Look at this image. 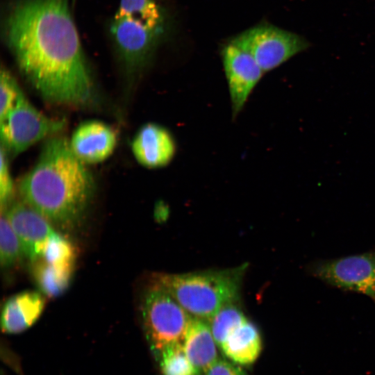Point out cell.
Instances as JSON below:
<instances>
[{
  "label": "cell",
  "instance_id": "cell-10",
  "mask_svg": "<svg viewBox=\"0 0 375 375\" xmlns=\"http://www.w3.org/2000/svg\"><path fill=\"white\" fill-rule=\"evenodd\" d=\"M1 212L6 213L24 255L32 262L38 260L47 240L56 232L49 221L24 202L13 203Z\"/></svg>",
  "mask_w": 375,
  "mask_h": 375
},
{
  "label": "cell",
  "instance_id": "cell-14",
  "mask_svg": "<svg viewBox=\"0 0 375 375\" xmlns=\"http://www.w3.org/2000/svg\"><path fill=\"white\" fill-rule=\"evenodd\" d=\"M183 344L188 358L200 372L206 373L218 360L217 344L206 320L192 317Z\"/></svg>",
  "mask_w": 375,
  "mask_h": 375
},
{
  "label": "cell",
  "instance_id": "cell-19",
  "mask_svg": "<svg viewBox=\"0 0 375 375\" xmlns=\"http://www.w3.org/2000/svg\"><path fill=\"white\" fill-rule=\"evenodd\" d=\"M163 375H199V371L188 358L183 344L169 347L158 356Z\"/></svg>",
  "mask_w": 375,
  "mask_h": 375
},
{
  "label": "cell",
  "instance_id": "cell-7",
  "mask_svg": "<svg viewBox=\"0 0 375 375\" xmlns=\"http://www.w3.org/2000/svg\"><path fill=\"white\" fill-rule=\"evenodd\" d=\"M310 272L328 285L366 294L375 301V251L317 262Z\"/></svg>",
  "mask_w": 375,
  "mask_h": 375
},
{
  "label": "cell",
  "instance_id": "cell-1",
  "mask_svg": "<svg viewBox=\"0 0 375 375\" xmlns=\"http://www.w3.org/2000/svg\"><path fill=\"white\" fill-rule=\"evenodd\" d=\"M7 44L18 67L47 101L88 106L94 88L69 0H18L5 23Z\"/></svg>",
  "mask_w": 375,
  "mask_h": 375
},
{
  "label": "cell",
  "instance_id": "cell-8",
  "mask_svg": "<svg viewBox=\"0 0 375 375\" xmlns=\"http://www.w3.org/2000/svg\"><path fill=\"white\" fill-rule=\"evenodd\" d=\"M158 31L131 18L115 16L110 32L128 77L134 78L149 62Z\"/></svg>",
  "mask_w": 375,
  "mask_h": 375
},
{
  "label": "cell",
  "instance_id": "cell-9",
  "mask_svg": "<svg viewBox=\"0 0 375 375\" xmlns=\"http://www.w3.org/2000/svg\"><path fill=\"white\" fill-rule=\"evenodd\" d=\"M222 56L233 117H235L243 109L264 72L250 54L231 42L223 48Z\"/></svg>",
  "mask_w": 375,
  "mask_h": 375
},
{
  "label": "cell",
  "instance_id": "cell-11",
  "mask_svg": "<svg viewBox=\"0 0 375 375\" xmlns=\"http://www.w3.org/2000/svg\"><path fill=\"white\" fill-rule=\"evenodd\" d=\"M131 150L136 160L149 169L168 165L176 152V143L171 132L156 123L144 124L135 135Z\"/></svg>",
  "mask_w": 375,
  "mask_h": 375
},
{
  "label": "cell",
  "instance_id": "cell-3",
  "mask_svg": "<svg viewBox=\"0 0 375 375\" xmlns=\"http://www.w3.org/2000/svg\"><path fill=\"white\" fill-rule=\"evenodd\" d=\"M244 267L151 276L192 317L208 321L238 299Z\"/></svg>",
  "mask_w": 375,
  "mask_h": 375
},
{
  "label": "cell",
  "instance_id": "cell-21",
  "mask_svg": "<svg viewBox=\"0 0 375 375\" xmlns=\"http://www.w3.org/2000/svg\"><path fill=\"white\" fill-rule=\"evenodd\" d=\"M75 257L72 243L55 232L47 240L40 258L49 263L74 264Z\"/></svg>",
  "mask_w": 375,
  "mask_h": 375
},
{
  "label": "cell",
  "instance_id": "cell-17",
  "mask_svg": "<svg viewBox=\"0 0 375 375\" xmlns=\"http://www.w3.org/2000/svg\"><path fill=\"white\" fill-rule=\"evenodd\" d=\"M115 16L131 18L155 30L162 23L161 10L155 0H120Z\"/></svg>",
  "mask_w": 375,
  "mask_h": 375
},
{
  "label": "cell",
  "instance_id": "cell-5",
  "mask_svg": "<svg viewBox=\"0 0 375 375\" xmlns=\"http://www.w3.org/2000/svg\"><path fill=\"white\" fill-rule=\"evenodd\" d=\"M231 42L250 54L264 73L278 67L310 47L304 38L269 24L249 28Z\"/></svg>",
  "mask_w": 375,
  "mask_h": 375
},
{
  "label": "cell",
  "instance_id": "cell-15",
  "mask_svg": "<svg viewBox=\"0 0 375 375\" xmlns=\"http://www.w3.org/2000/svg\"><path fill=\"white\" fill-rule=\"evenodd\" d=\"M220 348L233 362L247 365L259 356L262 340L257 328L247 319L229 335Z\"/></svg>",
  "mask_w": 375,
  "mask_h": 375
},
{
  "label": "cell",
  "instance_id": "cell-12",
  "mask_svg": "<svg viewBox=\"0 0 375 375\" xmlns=\"http://www.w3.org/2000/svg\"><path fill=\"white\" fill-rule=\"evenodd\" d=\"M117 144V134L110 126L100 121L81 123L74 131L70 147L85 164H94L107 159Z\"/></svg>",
  "mask_w": 375,
  "mask_h": 375
},
{
  "label": "cell",
  "instance_id": "cell-4",
  "mask_svg": "<svg viewBox=\"0 0 375 375\" xmlns=\"http://www.w3.org/2000/svg\"><path fill=\"white\" fill-rule=\"evenodd\" d=\"M140 313L147 340L157 356L183 343L192 316L151 278L142 296Z\"/></svg>",
  "mask_w": 375,
  "mask_h": 375
},
{
  "label": "cell",
  "instance_id": "cell-24",
  "mask_svg": "<svg viewBox=\"0 0 375 375\" xmlns=\"http://www.w3.org/2000/svg\"><path fill=\"white\" fill-rule=\"evenodd\" d=\"M206 375H247L240 367L224 360H217L206 372Z\"/></svg>",
  "mask_w": 375,
  "mask_h": 375
},
{
  "label": "cell",
  "instance_id": "cell-16",
  "mask_svg": "<svg viewBox=\"0 0 375 375\" xmlns=\"http://www.w3.org/2000/svg\"><path fill=\"white\" fill-rule=\"evenodd\" d=\"M74 264L49 263L39 258L33 262V276L40 289L49 297L61 294L70 283Z\"/></svg>",
  "mask_w": 375,
  "mask_h": 375
},
{
  "label": "cell",
  "instance_id": "cell-18",
  "mask_svg": "<svg viewBox=\"0 0 375 375\" xmlns=\"http://www.w3.org/2000/svg\"><path fill=\"white\" fill-rule=\"evenodd\" d=\"M246 319L242 310L234 303L219 310L208 321L217 346L221 347L229 335Z\"/></svg>",
  "mask_w": 375,
  "mask_h": 375
},
{
  "label": "cell",
  "instance_id": "cell-22",
  "mask_svg": "<svg viewBox=\"0 0 375 375\" xmlns=\"http://www.w3.org/2000/svg\"><path fill=\"white\" fill-rule=\"evenodd\" d=\"M23 94L12 74L2 67L0 76V119H3Z\"/></svg>",
  "mask_w": 375,
  "mask_h": 375
},
{
  "label": "cell",
  "instance_id": "cell-20",
  "mask_svg": "<svg viewBox=\"0 0 375 375\" xmlns=\"http://www.w3.org/2000/svg\"><path fill=\"white\" fill-rule=\"evenodd\" d=\"M22 253V248L17 235L6 213L1 212L0 261L1 266L7 267L12 265Z\"/></svg>",
  "mask_w": 375,
  "mask_h": 375
},
{
  "label": "cell",
  "instance_id": "cell-23",
  "mask_svg": "<svg viewBox=\"0 0 375 375\" xmlns=\"http://www.w3.org/2000/svg\"><path fill=\"white\" fill-rule=\"evenodd\" d=\"M7 151L1 145L0 153V202L1 211L6 210L10 206L13 195V183L9 169Z\"/></svg>",
  "mask_w": 375,
  "mask_h": 375
},
{
  "label": "cell",
  "instance_id": "cell-2",
  "mask_svg": "<svg viewBox=\"0 0 375 375\" xmlns=\"http://www.w3.org/2000/svg\"><path fill=\"white\" fill-rule=\"evenodd\" d=\"M94 190V179L73 153L69 142L49 138L34 167L20 180L23 201L49 222L62 227L82 218Z\"/></svg>",
  "mask_w": 375,
  "mask_h": 375
},
{
  "label": "cell",
  "instance_id": "cell-6",
  "mask_svg": "<svg viewBox=\"0 0 375 375\" xmlns=\"http://www.w3.org/2000/svg\"><path fill=\"white\" fill-rule=\"evenodd\" d=\"M65 121L51 118L37 110L24 94L1 120V145L16 156L42 139L63 129Z\"/></svg>",
  "mask_w": 375,
  "mask_h": 375
},
{
  "label": "cell",
  "instance_id": "cell-13",
  "mask_svg": "<svg viewBox=\"0 0 375 375\" xmlns=\"http://www.w3.org/2000/svg\"><path fill=\"white\" fill-rule=\"evenodd\" d=\"M44 305V297L35 291H26L11 297L1 310L2 331L10 334L25 331L38 319Z\"/></svg>",
  "mask_w": 375,
  "mask_h": 375
}]
</instances>
